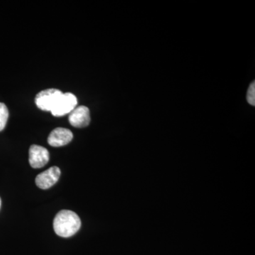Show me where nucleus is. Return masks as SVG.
<instances>
[{"mask_svg":"<svg viewBox=\"0 0 255 255\" xmlns=\"http://www.w3.org/2000/svg\"><path fill=\"white\" fill-rule=\"evenodd\" d=\"M81 227V220L73 211L63 210L55 216L53 228L55 233L62 238L74 236Z\"/></svg>","mask_w":255,"mask_h":255,"instance_id":"obj_1","label":"nucleus"},{"mask_svg":"<svg viewBox=\"0 0 255 255\" xmlns=\"http://www.w3.org/2000/svg\"><path fill=\"white\" fill-rule=\"evenodd\" d=\"M63 93L57 89H48L40 92L35 98L37 107L45 112H51Z\"/></svg>","mask_w":255,"mask_h":255,"instance_id":"obj_2","label":"nucleus"},{"mask_svg":"<svg viewBox=\"0 0 255 255\" xmlns=\"http://www.w3.org/2000/svg\"><path fill=\"white\" fill-rule=\"evenodd\" d=\"M77 105H78V100L75 95L70 92L63 93L50 113L54 117H63L70 114L74 109L76 108Z\"/></svg>","mask_w":255,"mask_h":255,"instance_id":"obj_3","label":"nucleus"},{"mask_svg":"<svg viewBox=\"0 0 255 255\" xmlns=\"http://www.w3.org/2000/svg\"><path fill=\"white\" fill-rule=\"evenodd\" d=\"M49 152L42 146L33 145L29 149L30 165L33 168L39 169L44 167L49 161Z\"/></svg>","mask_w":255,"mask_h":255,"instance_id":"obj_4","label":"nucleus"},{"mask_svg":"<svg viewBox=\"0 0 255 255\" xmlns=\"http://www.w3.org/2000/svg\"><path fill=\"white\" fill-rule=\"evenodd\" d=\"M68 120L70 124L75 128H85L90 123V112L88 107L80 106L74 109L69 114Z\"/></svg>","mask_w":255,"mask_h":255,"instance_id":"obj_5","label":"nucleus"},{"mask_svg":"<svg viewBox=\"0 0 255 255\" xmlns=\"http://www.w3.org/2000/svg\"><path fill=\"white\" fill-rule=\"evenodd\" d=\"M60 173V169L58 167H50L49 169L38 174L35 182L40 189H49L58 182Z\"/></svg>","mask_w":255,"mask_h":255,"instance_id":"obj_6","label":"nucleus"},{"mask_svg":"<svg viewBox=\"0 0 255 255\" xmlns=\"http://www.w3.org/2000/svg\"><path fill=\"white\" fill-rule=\"evenodd\" d=\"M73 138L71 130L65 128H56L50 132L48 137V142L53 147H61L68 145Z\"/></svg>","mask_w":255,"mask_h":255,"instance_id":"obj_7","label":"nucleus"},{"mask_svg":"<svg viewBox=\"0 0 255 255\" xmlns=\"http://www.w3.org/2000/svg\"><path fill=\"white\" fill-rule=\"evenodd\" d=\"M9 117L7 107L3 103H0V131L4 128Z\"/></svg>","mask_w":255,"mask_h":255,"instance_id":"obj_8","label":"nucleus"},{"mask_svg":"<svg viewBox=\"0 0 255 255\" xmlns=\"http://www.w3.org/2000/svg\"><path fill=\"white\" fill-rule=\"evenodd\" d=\"M248 103L252 106L255 105V83L253 82L249 87L247 96Z\"/></svg>","mask_w":255,"mask_h":255,"instance_id":"obj_9","label":"nucleus"},{"mask_svg":"<svg viewBox=\"0 0 255 255\" xmlns=\"http://www.w3.org/2000/svg\"><path fill=\"white\" fill-rule=\"evenodd\" d=\"M1 199H0V207H1Z\"/></svg>","mask_w":255,"mask_h":255,"instance_id":"obj_10","label":"nucleus"}]
</instances>
